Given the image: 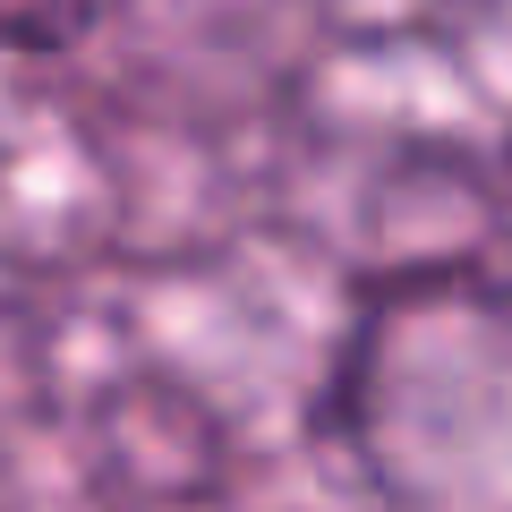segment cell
I'll use <instances>...</instances> for the list:
<instances>
[{"instance_id":"6da1fadb","label":"cell","mask_w":512,"mask_h":512,"mask_svg":"<svg viewBox=\"0 0 512 512\" xmlns=\"http://www.w3.org/2000/svg\"><path fill=\"white\" fill-rule=\"evenodd\" d=\"M103 9H111V0H0V43H35V52H52V43H77Z\"/></svg>"}]
</instances>
